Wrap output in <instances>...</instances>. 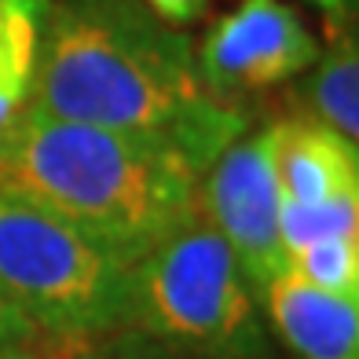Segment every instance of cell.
<instances>
[{
    "label": "cell",
    "mask_w": 359,
    "mask_h": 359,
    "mask_svg": "<svg viewBox=\"0 0 359 359\" xmlns=\"http://www.w3.org/2000/svg\"><path fill=\"white\" fill-rule=\"evenodd\" d=\"M29 107L151 143L194 176L250 128L202 85L194 41L143 0H41Z\"/></svg>",
    "instance_id": "1"
},
{
    "label": "cell",
    "mask_w": 359,
    "mask_h": 359,
    "mask_svg": "<svg viewBox=\"0 0 359 359\" xmlns=\"http://www.w3.org/2000/svg\"><path fill=\"white\" fill-rule=\"evenodd\" d=\"M0 187L67 220L125 268L198 213V176L176 154L29 103L0 128Z\"/></svg>",
    "instance_id": "2"
},
{
    "label": "cell",
    "mask_w": 359,
    "mask_h": 359,
    "mask_svg": "<svg viewBox=\"0 0 359 359\" xmlns=\"http://www.w3.org/2000/svg\"><path fill=\"white\" fill-rule=\"evenodd\" d=\"M128 326L187 359H271L257 293L202 213L128 268Z\"/></svg>",
    "instance_id": "3"
},
{
    "label": "cell",
    "mask_w": 359,
    "mask_h": 359,
    "mask_svg": "<svg viewBox=\"0 0 359 359\" xmlns=\"http://www.w3.org/2000/svg\"><path fill=\"white\" fill-rule=\"evenodd\" d=\"M0 293L41 341H77L128 326V268L8 187H0Z\"/></svg>",
    "instance_id": "4"
},
{
    "label": "cell",
    "mask_w": 359,
    "mask_h": 359,
    "mask_svg": "<svg viewBox=\"0 0 359 359\" xmlns=\"http://www.w3.org/2000/svg\"><path fill=\"white\" fill-rule=\"evenodd\" d=\"M319 37L286 0H238L194 44L202 85L217 103L242 100L301 77L319 55Z\"/></svg>",
    "instance_id": "5"
},
{
    "label": "cell",
    "mask_w": 359,
    "mask_h": 359,
    "mask_svg": "<svg viewBox=\"0 0 359 359\" xmlns=\"http://www.w3.org/2000/svg\"><path fill=\"white\" fill-rule=\"evenodd\" d=\"M198 213L224 238L253 293L286 271L279 238V191L271 180L264 128H246L198 176Z\"/></svg>",
    "instance_id": "6"
},
{
    "label": "cell",
    "mask_w": 359,
    "mask_h": 359,
    "mask_svg": "<svg viewBox=\"0 0 359 359\" xmlns=\"http://www.w3.org/2000/svg\"><path fill=\"white\" fill-rule=\"evenodd\" d=\"M264 151L279 209H359V143L312 118H283L264 128Z\"/></svg>",
    "instance_id": "7"
},
{
    "label": "cell",
    "mask_w": 359,
    "mask_h": 359,
    "mask_svg": "<svg viewBox=\"0 0 359 359\" xmlns=\"http://www.w3.org/2000/svg\"><path fill=\"white\" fill-rule=\"evenodd\" d=\"M271 326L297 359H359V301L337 297L290 268L257 293Z\"/></svg>",
    "instance_id": "8"
},
{
    "label": "cell",
    "mask_w": 359,
    "mask_h": 359,
    "mask_svg": "<svg viewBox=\"0 0 359 359\" xmlns=\"http://www.w3.org/2000/svg\"><path fill=\"white\" fill-rule=\"evenodd\" d=\"M304 118L359 143V41L355 26L326 29L316 62L297 81Z\"/></svg>",
    "instance_id": "9"
},
{
    "label": "cell",
    "mask_w": 359,
    "mask_h": 359,
    "mask_svg": "<svg viewBox=\"0 0 359 359\" xmlns=\"http://www.w3.org/2000/svg\"><path fill=\"white\" fill-rule=\"evenodd\" d=\"M41 37V0H0V128L29 103Z\"/></svg>",
    "instance_id": "10"
},
{
    "label": "cell",
    "mask_w": 359,
    "mask_h": 359,
    "mask_svg": "<svg viewBox=\"0 0 359 359\" xmlns=\"http://www.w3.org/2000/svg\"><path fill=\"white\" fill-rule=\"evenodd\" d=\"M41 359H187V355L158 345L133 326H121V330L77 341H41Z\"/></svg>",
    "instance_id": "11"
},
{
    "label": "cell",
    "mask_w": 359,
    "mask_h": 359,
    "mask_svg": "<svg viewBox=\"0 0 359 359\" xmlns=\"http://www.w3.org/2000/svg\"><path fill=\"white\" fill-rule=\"evenodd\" d=\"M143 4L151 8L161 22L184 29V26H191V22H198L202 15L209 11V4H213V0H143Z\"/></svg>",
    "instance_id": "12"
},
{
    "label": "cell",
    "mask_w": 359,
    "mask_h": 359,
    "mask_svg": "<svg viewBox=\"0 0 359 359\" xmlns=\"http://www.w3.org/2000/svg\"><path fill=\"white\" fill-rule=\"evenodd\" d=\"M37 330L29 326V319L15 308L4 293H0V348H8V345H34Z\"/></svg>",
    "instance_id": "13"
},
{
    "label": "cell",
    "mask_w": 359,
    "mask_h": 359,
    "mask_svg": "<svg viewBox=\"0 0 359 359\" xmlns=\"http://www.w3.org/2000/svg\"><path fill=\"white\" fill-rule=\"evenodd\" d=\"M319 15L326 29H341V26H355V4L359 0H308Z\"/></svg>",
    "instance_id": "14"
},
{
    "label": "cell",
    "mask_w": 359,
    "mask_h": 359,
    "mask_svg": "<svg viewBox=\"0 0 359 359\" xmlns=\"http://www.w3.org/2000/svg\"><path fill=\"white\" fill-rule=\"evenodd\" d=\"M0 359H41V341H34V345H8L0 348Z\"/></svg>",
    "instance_id": "15"
}]
</instances>
